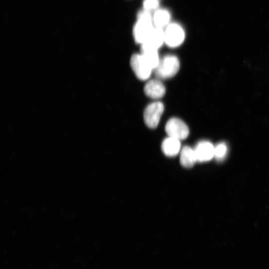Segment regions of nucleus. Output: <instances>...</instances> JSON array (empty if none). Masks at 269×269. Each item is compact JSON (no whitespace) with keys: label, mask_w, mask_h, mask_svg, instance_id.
Masks as SVG:
<instances>
[{"label":"nucleus","mask_w":269,"mask_h":269,"mask_svg":"<svg viewBox=\"0 0 269 269\" xmlns=\"http://www.w3.org/2000/svg\"><path fill=\"white\" fill-rule=\"evenodd\" d=\"M137 20L133 28L135 41L142 44L146 40L153 29L152 16L150 11L143 9L137 14Z\"/></svg>","instance_id":"nucleus-1"},{"label":"nucleus","mask_w":269,"mask_h":269,"mask_svg":"<svg viewBox=\"0 0 269 269\" xmlns=\"http://www.w3.org/2000/svg\"><path fill=\"white\" fill-rule=\"evenodd\" d=\"M180 63L178 58L174 55H167L161 59L155 69L156 76L161 79L172 77L178 72Z\"/></svg>","instance_id":"nucleus-2"},{"label":"nucleus","mask_w":269,"mask_h":269,"mask_svg":"<svg viewBox=\"0 0 269 269\" xmlns=\"http://www.w3.org/2000/svg\"><path fill=\"white\" fill-rule=\"evenodd\" d=\"M164 105L159 101L152 102L145 108L143 113L144 121L149 128H156L164 111Z\"/></svg>","instance_id":"nucleus-3"},{"label":"nucleus","mask_w":269,"mask_h":269,"mask_svg":"<svg viewBox=\"0 0 269 269\" xmlns=\"http://www.w3.org/2000/svg\"><path fill=\"white\" fill-rule=\"evenodd\" d=\"M130 65L136 76L141 80L148 79L153 70L140 53L134 54L132 56Z\"/></svg>","instance_id":"nucleus-4"},{"label":"nucleus","mask_w":269,"mask_h":269,"mask_svg":"<svg viewBox=\"0 0 269 269\" xmlns=\"http://www.w3.org/2000/svg\"><path fill=\"white\" fill-rule=\"evenodd\" d=\"M185 33L182 27L178 24H169L164 31V43L170 47L174 48L180 45L184 41Z\"/></svg>","instance_id":"nucleus-5"},{"label":"nucleus","mask_w":269,"mask_h":269,"mask_svg":"<svg viewBox=\"0 0 269 269\" xmlns=\"http://www.w3.org/2000/svg\"><path fill=\"white\" fill-rule=\"evenodd\" d=\"M165 130L169 136L180 140L186 138L189 133L188 127L186 124L177 118H172L167 121Z\"/></svg>","instance_id":"nucleus-6"},{"label":"nucleus","mask_w":269,"mask_h":269,"mask_svg":"<svg viewBox=\"0 0 269 269\" xmlns=\"http://www.w3.org/2000/svg\"><path fill=\"white\" fill-rule=\"evenodd\" d=\"M194 149L198 161H207L214 156L215 147L208 141H200Z\"/></svg>","instance_id":"nucleus-7"},{"label":"nucleus","mask_w":269,"mask_h":269,"mask_svg":"<svg viewBox=\"0 0 269 269\" xmlns=\"http://www.w3.org/2000/svg\"><path fill=\"white\" fill-rule=\"evenodd\" d=\"M144 92L147 97L153 99H158L164 95L165 88L160 81L152 79L145 85Z\"/></svg>","instance_id":"nucleus-8"},{"label":"nucleus","mask_w":269,"mask_h":269,"mask_svg":"<svg viewBox=\"0 0 269 269\" xmlns=\"http://www.w3.org/2000/svg\"><path fill=\"white\" fill-rule=\"evenodd\" d=\"M180 147V140L169 136L163 140L161 144L163 152L166 156L170 157L177 155L181 151Z\"/></svg>","instance_id":"nucleus-9"},{"label":"nucleus","mask_w":269,"mask_h":269,"mask_svg":"<svg viewBox=\"0 0 269 269\" xmlns=\"http://www.w3.org/2000/svg\"><path fill=\"white\" fill-rule=\"evenodd\" d=\"M157 50L145 43L141 44L140 54L153 69L156 68L160 61Z\"/></svg>","instance_id":"nucleus-10"},{"label":"nucleus","mask_w":269,"mask_h":269,"mask_svg":"<svg viewBox=\"0 0 269 269\" xmlns=\"http://www.w3.org/2000/svg\"><path fill=\"white\" fill-rule=\"evenodd\" d=\"M164 42V31L162 28L156 27L153 28L146 40L143 43L158 49Z\"/></svg>","instance_id":"nucleus-11"},{"label":"nucleus","mask_w":269,"mask_h":269,"mask_svg":"<svg viewBox=\"0 0 269 269\" xmlns=\"http://www.w3.org/2000/svg\"><path fill=\"white\" fill-rule=\"evenodd\" d=\"M197 159L194 149L188 146H184L180 151V162L184 167L193 166Z\"/></svg>","instance_id":"nucleus-12"},{"label":"nucleus","mask_w":269,"mask_h":269,"mask_svg":"<svg viewBox=\"0 0 269 269\" xmlns=\"http://www.w3.org/2000/svg\"><path fill=\"white\" fill-rule=\"evenodd\" d=\"M170 19L169 12L164 9H157L152 16L153 23L156 27L162 28L167 26Z\"/></svg>","instance_id":"nucleus-13"},{"label":"nucleus","mask_w":269,"mask_h":269,"mask_svg":"<svg viewBox=\"0 0 269 269\" xmlns=\"http://www.w3.org/2000/svg\"><path fill=\"white\" fill-rule=\"evenodd\" d=\"M227 151L226 144L223 142L220 143L215 147L214 156L218 161L222 160L226 156Z\"/></svg>","instance_id":"nucleus-14"},{"label":"nucleus","mask_w":269,"mask_h":269,"mask_svg":"<svg viewBox=\"0 0 269 269\" xmlns=\"http://www.w3.org/2000/svg\"><path fill=\"white\" fill-rule=\"evenodd\" d=\"M158 6V0H144L143 1L144 9L149 11L157 9Z\"/></svg>","instance_id":"nucleus-15"}]
</instances>
